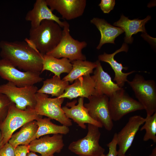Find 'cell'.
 Returning a JSON list of instances; mask_svg holds the SVG:
<instances>
[{"label":"cell","instance_id":"7402d4cb","mask_svg":"<svg viewBox=\"0 0 156 156\" xmlns=\"http://www.w3.org/2000/svg\"><path fill=\"white\" fill-rule=\"evenodd\" d=\"M38 126L36 120L31 121L21 127L18 132L13 134L8 143L15 148L20 145H28L36 139Z\"/></svg>","mask_w":156,"mask_h":156},{"label":"cell","instance_id":"9c48e42d","mask_svg":"<svg viewBox=\"0 0 156 156\" xmlns=\"http://www.w3.org/2000/svg\"><path fill=\"white\" fill-rule=\"evenodd\" d=\"M84 104L88 114L93 120L100 123L108 131L111 130L114 124L111 114L109 97L105 95H92Z\"/></svg>","mask_w":156,"mask_h":156},{"label":"cell","instance_id":"836d02e7","mask_svg":"<svg viewBox=\"0 0 156 156\" xmlns=\"http://www.w3.org/2000/svg\"><path fill=\"white\" fill-rule=\"evenodd\" d=\"M149 156H156V147H155L152 150L151 154Z\"/></svg>","mask_w":156,"mask_h":156},{"label":"cell","instance_id":"2e32d148","mask_svg":"<svg viewBox=\"0 0 156 156\" xmlns=\"http://www.w3.org/2000/svg\"><path fill=\"white\" fill-rule=\"evenodd\" d=\"M92 95H96L95 83L90 75L81 76L69 85L63 94L58 97L67 98L70 100L82 97L88 98Z\"/></svg>","mask_w":156,"mask_h":156},{"label":"cell","instance_id":"ac0fdd59","mask_svg":"<svg viewBox=\"0 0 156 156\" xmlns=\"http://www.w3.org/2000/svg\"><path fill=\"white\" fill-rule=\"evenodd\" d=\"M96 67L92 76L95 83L96 95H105L109 97L121 88L112 80L110 75L103 70L100 61L96 62Z\"/></svg>","mask_w":156,"mask_h":156},{"label":"cell","instance_id":"52a82bcc","mask_svg":"<svg viewBox=\"0 0 156 156\" xmlns=\"http://www.w3.org/2000/svg\"><path fill=\"white\" fill-rule=\"evenodd\" d=\"M38 90L34 85L18 87L10 82L0 85V93L6 95L17 109L22 110L34 108Z\"/></svg>","mask_w":156,"mask_h":156},{"label":"cell","instance_id":"484cf974","mask_svg":"<svg viewBox=\"0 0 156 156\" xmlns=\"http://www.w3.org/2000/svg\"><path fill=\"white\" fill-rule=\"evenodd\" d=\"M51 119L48 117L44 118L42 117L36 120L38 126L36 139L50 134L66 135L69 133L70 131L69 127L54 124L51 121Z\"/></svg>","mask_w":156,"mask_h":156},{"label":"cell","instance_id":"8d00e7d4","mask_svg":"<svg viewBox=\"0 0 156 156\" xmlns=\"http://www.w3.org/2000/svg\"><path fill=\"white\" fill-rule=\"evenodd\" d=\"M124 156H127L126 155H124Z\"/></svg>","mask_w":156,"mask_h":156},{"label":"cell","instance_id":"d6986e66","mask_svg":"<svg viewBox=\"0 0 156 156\" xmlns=\"http://www.w3.org/2000/svg\"><path fill=\"white\" fill-rule=\"evenodd\" d=\"M128 50V47L126 43H124L121 47L112 54H107L105 52L98 56V60L108 63L113 70L115 74L113 79L114 81L120 88H122L125 82L127 81L128 76L135 72L133 70L130 72L124 73L123 69L127 70L128 68L123 67L122 64L118 62L114 58L115 55L117 53L122 51L127 52Z\"/></svg>","mask_w":156,"mask_h":156},{"label":"cell","instance_id":"6da1fadb","mask_svg":"<svg viewBox=\"0 0 156 156\" xmlns=\"http://www.w3.org/2000/svg\"><path fill=\"white\" fill-rule=\"evenodd\" d=\"M0 55L25 71L41 73L43 55L25 41L0 42Z\"/></svg>","mask_w":156,"mask_h":156},{"label":"cell","instance_id":"1f68e13d","mask_svg":"<svg viewBox=\"0 0 156 156\" xmlns=\"http://www.w3.org/2000/svg\"><path fill=\"white\" fill-rule=\"evenodd\" d=\"M29 152L28 145H19L15 148V156H27Z\"/></svg>","mask_w":156,"mask_h":156},{"label":"cell","instance_id":"277c9868","mask_svg":"<svg viewBox=\"0 0 156 156\" xmlns=\"http://www.w3.org/2000/svg\"><path fill=\"white\" fill-rule=\"evenodd\" d=\"M62 36L60 42L53 50L46 54L57 58H65L71 62L76 60H86V57L82 52L87 44L85 41L80 42L74 39L70 33L69 24L64 21Z\"/></svg>","mask_w":156,"mask_h":156},{"label":"cell","instance_id":"5b68a950","mask_svg":"<svg viewBox=\"0 0 156 156\" xmlns=\"http://www.w3.org/2000/svg\"><path fill=\"white\" fill-rule=\"evenodd\" d=\"M127 83L133 91L135 97L143 106L147 116L156 111V85L153 80H146L142 75L136 74L131 81Z\"/></svg>","mask_w":156,"mask_h":156},{"label":"cell","instance_id":"44dd1931","mask_svg":"<svg viewBox=\"0 0 156 156\" xmlns=\"http://www.w3.org/2000/svg\"><path fill=\"white\" fill-rule=\"evenodd\" d=\"M90 22L96 27L100 32L101 39L96 47L98 50L105 44H114L115 38L124 32L121 28L112 25L103 19L94 17Z\"/></svg>","mask_w":156,"mask_h":156},{"label":"cell","instance_id":"30bf717a","mask_svg":"<svg viewBox=\"0 0 156 156\" xmlns=\"http://www.w3.org/2000/svg\"><path fill=\"white\" fill-rule=\"evenodd\" d=\"M40 74L30 71L22 72L8 61L0 59V77L18 87L33 85L40 82L43 79L40 76Z\"/></svg>","mask_w":156,"mask_h":156},{"label":"cell","instance_id":"7c38bea8","mask_svg":"<svg viewBox=\"0 0 156 156\" xmlns=\"http://www.w3.org/2000/svg\"><path fill=\"white\" fill-rule=\"evenodd\" d=\"M145 118L139 115L131 117L122 129L117 133V145L119 146L117 156H124L131 146L140 126Z\"/></svg>","mask_w":156,"mask_h":156},{"label":"cell","instance_id":"8992f818","mask_svg":"<svg viewBox=\"0 0 156 156\" xmlns=\"http://www.w3.org/2000/svg\"><path fill=\"white\" fill-rule=\"evenodd\" d=\"M34 110L36 114L54 119L62 125L68 127L72 125L71 120L66 116L61 107L64 98H49L48 94L37 92Z\"/></svg>","mask_w":156,"mask_h":156},{"label":"cell","instance_id":"ba28073f","mask_svg":"<svg viewBox=\"0 0 156 156\" xmlns=\"http://www.w3.org/2000/svg\"><path fill=\"white\" fill-rule=\"evenodd\" d=\"M98 127L88 124V131L84 137L71 142L68 149L78 156H99L105 149L99 143L101 133Z\"/></svg>","mask_w":156,"mask_h":156},{"label":"cell","instance_id":"ffe728a7","mask_svg":"<svg viewBox=\"0 0 156 156\" xmlns=\"http://www.w3.org/2000/svg\"><path fill=\"white\" fill-rule=\"evenodd\" d=\"M151 19V16H148L142 20L138 18L131 20L122 15L120 19L114 23L113 25L121 28L125 32V43L131 44L133 40V38L132 37L133 35L139 32L146 34L145 25Z\"/></svg>","mask_w":156,"mask_h":156},{"label":"cell","instance_id":"e575fe53","mask_svg":"<svg viewBox=\"0 0 156 156\" xmlns=\"http://www.w3.org/2000/svg\"><path fill=\"white\" fill-rule=\"evenodd\" d=\"M27 156H42V155L41 156H38L35 153L31 152H29L27 155Z\"/></svg>","mask_w":156,"mask_h":156},{"label":"cell","instance_id":"8fae6325","mask_svg":"<svg viewBox=\"0 0 156 156\" xmlns=\"http://www.w3.org/2000/svg\"><path fill=\"white\" fill-rule=\"evenodd\" d=\"M109 102L112 119L114 121L130 113L144 109L142 104L129 96L123 88L109 97Z\"/></svg>","mask_w":156,"mask_h":156},{"label":"cell","instance_id":"d6a6232c","mask_svg":"<svg viewBox=\"0 0 156 156\" xmlns=\"http://www.w3.org/2000/svg\"><path fill=\"white\" fill-rule=\"evenodd\" d=\"M4 145L3 142L1 133L0 131V150L2 148Z\"/></svg>","mask_w":156,"mask_h":156},{"label":"cell","instance_id":"7a4b0ae2","mask_svg":"<svg viewBox=\"0 0 156 156\" xmlns=\"http://www.w3.org/2000/svg\"><path fill=\"white\" fill-rule=\"evenodd\" d=\"M61 27L52 20L42 21L37 27L30 28L29 38L25 41L43 55L54 49L62 36Z\"/></svg>","mask_w":156,"mask_h":156},{"label":"cell","instance_id":"cb8c5ba5","mask_svg":"<svg viewBox=\"0 0 156 156\" xmlns=\"http://www.w3.org/2000/svg\"><path fill=\"white\" fill-rule=\"evenodd\" d=\"M71 62L72 68L62 79L71 83L81 76L90 75L93 73V69L96 67V62L86 60H76Z\"/></svg>","mask_w":156,"mask_h":156},{"label":"cell","instance_id":"d590c367","mask_svg":"<svg viewBox=\"0 0 156 156\" xmlns=\"http://www.w3.org/2000/svg\"><path fill=\"white\" fill-rule=\"evenodd\" d=\"M99 156H106V155L104 154H102Z\"/></svg>","mask_w":156,"mask_h":156},{"label":"cell","instance_id":"9a60e30c","mask_svg":"<svg viewBox=\"0 0 156 156\" xmlns=\"http://www.w3.org/2000/svg\"><path fill=\"white\" fill-rule=\"evenodd\" d=\"M83 97H79L78 103L77 100L67 102L65 106L62 107L66 117L72 119L74 122L83 129H86V124H91L99 128L103 127L100 123L93 120L88 114V110L84 106Z\"/></svg>","mask_w":156,"mask_h":156},{"label":"cell","instance_id":"e0dca14e","mask_svg":"<svg viewBox=\"0 0 156 156\" xmlns=\"http://www.w3.org/2000/svg\"><path fill=\"white\" fill-rule=\"evenodd\" d=\"M25 19L30 22L32 28L37 27L44 20L54 21L62 28L64 25V22L61 21L60 18L53 14L46 0H36L32 9L26 14Z\"/></svg>","mask_w":156,"mask_h":156},{"label":"cell","instance_id":"f1b7e54d","mask_svg":"<svg viewBox=\"0 0 156 156\" xmlns=\"http://www.w3.org/2000/svg\"><path fill=\"white\" fill-rule=\"evenodd\" d=\"M117 133H114L112 141L107 144L108 147L109 151L106 156H117L118 152L117 150Z\"/></svg>","mask_w":156,"mask_h":156},{"label":"cell","instance_id":"d4e9b609","mask_svg":"<svg viewBox=\"0 0 156 156\" xmlns=\"http://www.w3.org/2000/svg\"><path fill=\"white\" fill-rule=\"evenodd\" d=\"M69 85L68 82L54 75L44 81L42 86L38 89L37 92L51 94L52 96L59 97L63 94Z\"/></svg>","mask_w":156,"mask_h":156},{"label":"cell","instance_id":"4fadbf2b","mask_svg":"<svg viewBox=\"0 0 156 156\" xmlns=\"http://www.w3.org/2000/svg\"><path fill=\"white\" fill-rule=\"evenodd\" d=\"M51 10L57 11L68 20L82 16L86 5V0H46Z\"/></svg>","mask_w":156,"mask_h":156},{"label":"cell","instance_id":"5bb4252c","mask_svg":"<svg viewBox=\"0 0 156 156\" xmlns=\"http://www.w3.org/2000/svg\"><path fill=\"white\" fill-rule=\"evenodd\" d=\"M64 146L63 135L61 134L42 136L28 145L30 151L39 153L42 156H52L55 153H59Z\"/></svg>","mask_w":156,"mask_h":156},{"label":"cell","instance_id":"4316f807","mask_svg":"<svg viewBox=\"0 0 156 156\" xmlns=\"http://www.w3.org/2000/svg\"><path fill=\"white\" fill-rule=\"evenodd\" d=\"M144 125L140 131L145 130V133L143 138L144 141L151 140L156 142V112L151 116H146Z\"/></svg>","mask_w":156,"mask_h":156},{"label":"cell","instance_id":"f546056e","mask_svg":"<svg viewBox=\"0 0 156 156\" xmlns=\"http://www.w3.org/2000/svg\"><path fill=\"white\" fill-rule=\"evenodd\" d=\"M115 4L114 0H101L99 5L104 13H109L113 10Z\"/></svg>","mask_w":156,"mask_h":156},{"label":"cell","instance_id":"74e56055","mask_svg":"<svg viewBox=\"0 0 156 156\" xmlns=\"http://www.w3.org/2000/svg\"><path fill=\"white\" fill-rule=\"evenodd\" d=\"M52 156H54V155H53Z\"/></svg>","mask_w":156,"mask_h":156},{"label":"cell","instance_id":"603a6c76","mask_svg":"<svg viewBox=\"0 0 156 156\" xmlns=\"http://www.w3.org/2000/svg\"><path fill=\"white\" fill-rule=\"evenodd\" d=\"M72 68L71 61L67 58L60 59L46 54L43 55V68L41 73L45 70H47L53 73L55 75L60 77L61 74H68Z\"/></svg>","mask_w":156,"mask_h":156},{"label":"cell","instance_id":"3957f363","mask_svg":"<svg viewBox=\"0 0 156 156\" xmlns=\"http://www.w3.org/2000/svg\"><path fill=\"white\" fill-rule=\"evenodd\" d=\"M42 117L38 115L34 109L28 108L25 110L17 109L15 103L10 105L6 116L0 121V130L4 145L8 142L13 133L26 123Z\"/></svg>","mask_w":156,"mask_h":156},{"label":"cell","instance_id":"4dcf8cb0","mask_svg":"<svg viewBox=\"0 0 156 156\" xmlns=\"http://www.w3.org/2000/svg\"><path fill=\"white\" fill-rule=\"evenodd\" d=\"M15 149L8 142L0 150V156H15Z\"/></svg>","mask_w":156,"mask_h":156},{"label":"cell","instance_id":"83f0119b","mask_svg":"<svg viewBox=\"0 0 156 156\" xmlns=\"http://www.w3.org/2000/svg\"><path fill=\"white\" fill-rule=\"evenodd\" d=\"M12 103L6 95L0 93V121L3 120L5 118Z\"/></svg>","mask_w":156,"mask_h":156}]
</instances>
